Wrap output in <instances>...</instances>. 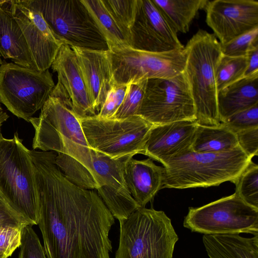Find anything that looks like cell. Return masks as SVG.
<instances>
[{
    "label": "cell",
    "instance_id": "cell-1",
    "mask_svg": "<svg viewBox=\"0 0 258 258\" xmlns=\"http://www.w3.org/2000/svg\"><path fill=\"white\" fill-rule=\"evenodd\" d=\"M30 151L47 258H110L114 218L97 192L69 180L55 164L56 153Z\"/></svg>",
    "mask_w": 258,
    "mask_h": 258
},
{
    "label": "cell",
    "instance_id": "cell-2",
    "mask_svg": "<svg viewBox=\"0 0 258 258\" xmlns=\"http://www.w3.org/2000/svg\"><path fill=\"white\" fill-rule=\"evenodd\" d=\"M251 159L239 146L220 153L189 150L163 165L162 188L207 187L226 181L235 184Z\"/></svg>",
    "mask_w": 258,
    "mask_h": 258
},
{
    "label": "cell",
    "instance_id": "cell-3",
    "mask_svg": "<svg viewBox=\"0 0 258 258\" xmlns=\"http://www.w3.org/2000/svg\"><path fill=\"white\" fill-rule=\"evenodd\" d=\"M186 61L183 71L199 125H218L215 71L222 55L221 44L213 34L200 29L184 47Z\"/></svg>",
    "mask_w": 258,
    "mask_h": 258
},
{
    "label": "cell",
    "instance_id": "cell-4",
    "mask_svg": "<svg viewBox=\"0 0 258 258\" xmlns=\"http://www.w3.org/2000/svg\"><path fill=\"white\" fill-rule=\"evenodd\" d=\"M0 196L33 226L38 225L39 203L30 150L17 132L7 139L0 133Z\"/></svg>",
    "mask_w": 258,
    "mask_h": 258
},
{
    "label": "cell",
    "instance_id": "cell-5",
    "mask_svg": "<svg viewBox=\"0 0 258 258\" xmlns=\"http://www.w3.org/2000/svg\"><path fill=\"white\" fill-rule=\"evenodd\" d=\"M119 222L115 258H173L178 236L164 212L140 207Z\"/></svg>",
    "mask_w": 258,
    "mask_h": 258
},
{
    "label": "cell",
    "instance_id": "cell-6",
    "mask_svg": "<svg viewBox=\"0 0 258 258\" xmlns=\"http://www.w3.org/2000/svg\"><path fill=\"white\" fill-rule=\"evenodd\" d=\"M79 118L88 146L113 159L143 154L154 125L138 115L123 119L96 115Z\"/></svg>",
    "mask_w": 258,
    "mask_h": 258
},
{
    "label": "cell",
    "instance_id": "cell-7",
    "mask_svg": "<svg viewBox=\"0 0 258 258\" xmlns=\"http://www.w3.org/2000/svg\"><path fill=\"white\" fill-rule=\"evenodd\" d=\"M38 10L55 38L82 48L109 50L102 36L81 0H27Z\"/></svg>",
    "mask_w": 258,
    "mask_h": 258
},
{
    "label": "cell",
    "instance_id": "cell-8",
    "mask_svg": "<svg viewBox=\"0 0 258 258\" xmlns=\"http://www.w3.org/2000/svg\"><path fill=\"white\" fill-rule=\"evenodd\" d=\"M54 86L49 70L40 71L5 60L0 66V102L26 121L41 109Z\"/></svg>",
    "mask_w": 258,
    "mask_h": 258
},
{
    "label": "cell",
    "instance_id": "cell-9",
    "mask_svg": "<svg viewBox=\"0 0 258 258\" xmlns=\"http://www.w3.org/2000/svg\"><path fill=\"white\" fill-rule=\"evenodd\" d=\"M183 227L204 235L258 234V209L234 194L199 207H190Z\"/></svg>",
    "mask_w": 258,
    "mask_h": 258
},
{
    "label": "cell",
    "instance_id": "cell-10",
    "mask_svg": "<svg viewBox=\"0 0 258 258\" xmlns=\"http://www.w3.org/2000/svg\"><path fill=\"white\" fill-rule=\"evenodd\" d=\"M109 54L113 83L118 85L174 77L183 72L186 61L184 47L156 53L126 46L109 50Z\"/></svg>",
    "mask_w": 258,
    "mask_h": 258
},
{
    "label": "cell",
    "instance_id": "cell-11",
    "mask_svg": "<svg viewBox=\"0 0 258 258\" xmlns=\"http://www.w3.org/2000/svg\"><path fill=\"white\" fill-rule=\"evenodd\" d=\"M138 115L154 125L196 120V109L183 73L169 79L147 81Z\"/></svg>",
    "mask_w": 258,
    "mask_h": 258
},
{
    "label": "cell",
    "instance_id": "cell-12",
    "mask_svg": "<svg viewBox=\"0 0 258 258\" xmlns=\"http://www.w3.org/2000/svg\"><path fill=\"white\" fill-rule=\"evenodd\" d=\"M28 122L34 130L33 150L62 153L70 142L89 147L79 118L56 97L50 96L39 116L32 117Z\"/></svg>",
    "mask_w": 258,
    "mask_h": 258
},
{
    "label": "cell",
    "instance_id": "cell-13",
    "mask_svg": "<svg viewBox=\"0 0 258 258\" xmlns=\"http://www.w3.org/2000/svg\"><path fill=\"white\" fill-rule=\"evenodd\" d=\"M8 4L22 31L36 69L48 70L63 43L55 38L41 14L27 0L8 1Z\"/></svg>",
    "mask_w": 258,
    "mask_h": 258
},
{
    "label": "cell",
    "instance_id": "cell-14",
    "mask_svg": "<svg viewBox=\"0 0 258 258\" xmlns=\"http://www.w3.org/2000/svg\"><path fill=\"white\" fill-rule=\"evenodd\" d=\"M130 47L148 52L161 53L184 48L177 33L153 2L137 0Z\"/></svg>",
    "mask_w": 258,
    "mask_h": 258
},
{
    "label": "cell",
    "instance_id": "cell-15",
    "mask_svg": "<svg viewBox=\"0 0 258 258\" xmlns=\"http://www.w3.org/2000/svg\"><path fill=\"white\" fill-rule=\"evenodd\" d=\"M51 67L57 75V83L50 96L60 100L78 118L97 115L88 95L76 55L62 44Z\"/></svg>",
    "mask_w": 258,
    "mask_h": 258
},
{
    "label": "cell",
    "instance_id": "cell-16",
    "mask_svg": "<svg viewBox=\"0 0 258 258\" xmlns=\"http://www.w3.org/2000/svg\"><path fill=\"white\" fill-rule=\"evenodd\" d=\"M206 23L221 44L258 27V2L215 0L205 7Z\"/></svg>",
    "mask_w": 258,
    "mask_h": 258
},
{
    "label": "cell",
    "instance_id": "cell-17",
    "mask_svg": "<svg viewBox=\"0 0 258 258\" xmlns=\"http://www.w3.org/2000/svg\"><path fill=\"white\" fill-rule=\"evenodd\" d=\"M198 125L195 120L154 125L143 154L164 165L169 160L190 150Z\"/></svg>",
    "mask_w": 258,
    "mask_h": 258
},
{
    "label": "cell",
    "instance_id": "cell-18",
    "mask_svg": "<svg viewBox=\"0 0 258 258\" xmlns=\"http://www.w3.org/2000/svg\"><path fill=\"white\" fill-rule=\"evenodd\" d=\"M71 47L76 55L88 95L97 114L113 84L109 50Z\"/></svg>",
    "mask_w": 258,
    "mask_h": 258
},
{
    "label": "cell",
    "instance_id": "cell-19",
    "mask_svg": "<svg viewBox=\"0 0 258 258\" xmlns=\"http://www.w3.org/2000/svg\"><path fill=\"white\" fill-rule=\"evenodd\" d=\"M127 188L140 207L144 208L162 188L163 168L152 159L128 158L123 168Z\"/></svg>",
    "mask_w": 258,
    "mask_h": 258
},
{
    "label": "cell",
    "instance_id": "cell-20",
    "mask_svg": "<svg viewBox=\"0 0 258 258\" xmlns=\"http://www.w3.org/2000/svg\"><path fill=\"white\" fill-rule=\"evenodd\" d=\"M0 55L18 65L36 69L26 40L8 1H0Z\"/></svg>",
    "mask_w": 258,
    "mask_h": 258
},
{
    "label": "cell",
    "instance_id": "cell-21",
    "mask_svg": "<svg viewBox=\"0 0 258 258\" xmlns=\"http://www.w3.org/2000/svg\"><path fill=\"white\" fill-rule=\"evenodd\" d=\"M258 104V73L243 77L218 91L217 108L221 123L240 111Z\"/></svg>",
    "mask_w": 258,
    "mask_h": 258
},
{
    "label": "cell",
    "instance_id": "cell-22",
    "mask_svg": "<svg viewBox=\"0 0 258 258\" xmlns=\"http://www.w3.org/2000/svg\"><path fill=\"white\" fill-rule=\"evenodd\" d=\"M203 242L209 258H258V234L204 235Z\"/></svg>",
    "mask_w": 258,
    "mask_h": 258
},
{
    "label": "cell",
    "instance_id": "cell-23",
    "mask_svg": "<svg viewBox=\"0 0 258 258\" xmlns=\"http://www.w3.org/2000/svg\"><path fill=\"white\" fill-rule=\"evenodd\" d=\"M172 28L177 32L187 33L199 11L205 7L208 0H152Z\"/></svg>",
    "mask_w": 258,
    "mask_h": 258
},
{
    "label": "cell",
    "instance_id": "cell-24",
    "mask_svg": "<svg viewBox=\"0 0 258 258\" xmlns=\"http://www.w3.org/2000/svg\"><path fill=\"white\" fill-rule=\"evenodd\" d=\"M235 134L222 123L218 125H198L190 150L198 153H220L238 147Z\"/></svg>",
    "mask_w": 258,
    "mask_h": 258
},
{
    "label": "cell",
    "instance_id": "cell-25",
    "mask_svg": "<svg viewBox=\"0 0 258 258\" xmlns=\"http://www.w3.org/2000/svg\"><path fill=\"white\" fill-rule=\"evenodd\" d=\"M81 1L105 38L109 50L128 46L102 0H81Z\"/></svg>",
    "mask_w": 258,
    "mask_h": 258
},
{
    "label": "cell",
    "instance_id": "cell-26",
    "mask_svg": "<svg viewBox=\"0 0 258 258\" xmlns=\"http://www.w3.org/2000/svg\"><path fill=\"white\" fill-rule=\"evenodd\" d=\"M130 46L131 31L137 11V0H102Z\"/></svg>",
    "mask_w": 258,
    "mask_h": 258
},
{
    "label": "cell",
    "instance_id": "cell-27",
    "mask_svg": "<svg viewBox=\"0 0 258 258\" xmlns=\"http://www.w3.org/2000/svg\"><path fill=\"white\" fill-rule=\"evenodd\" d=\"M247 66L246 56L221 55L215 71L217 91L243 78Z\"/></svg>",
    "mask_w": 258,
    "mask_h": 258
},
{
    "label": "cell",
    "instance_id": "cell-28",
    "mask_svg": "<svg viewBox=\"0 0 258 258\" xmlns=\"http://www.w3.org/2000/svg\"><path fill=\"white\" fill-rule=\"evenodd\" d=\"M235 192L246 204L258 209V166L252 161L238 179Z\"/></svg>",
    "mask_w": 258,
    "mask_h": 258
},
{
    "label": "cell",
    "instance_id": "cell-29",
    "mask_svg": "<svg viewBox=\"0 0 258 258\" xmlns=\"http://www.w3.org/2000/svg\"><path fill=\"white\" fill-rule=\"evenodd\" d=\"M147 81L129 83L124 100L112 118L123 119L138 115L144 98Z\"/></svg>",
    "mask_w": 258,
    "mask_h": 258
},
{
    "label": "cell",
    "instance_id": "cell-30",
    "mask_svg": "<svg viewBox=\"0 0 258 258\" xmlns=\"http://www.w3.org/2000/svg\"><path fill=\"white\" fill-rule=\"evenodd\" d=\"M257 34L258 27H256L226 44H220L222 54L231 57L246 56L250 48L258 43Z\"/></svg>",
    "mask_w": 258,
    "mask_h": 258
},
{
    "label": "cell",
    "instance_id": "cell-31",
    "mask_svg": "<svg viewBox=\"0 0 258 258\" xmlns=\"http://www.w3.org/2000/svg\"><path fill=\"white\" fill-rule=\"evenodd\" d=\"M19 258H47L43 246L31 225L21 230Z\"/></svg>",
    "mask_w": 258,
    "mask_h": 258
},
{
    "label": "cell",
    "instance_id": "cell-32",
    "mask_svg": "<svg viewBox=\"0 0 258 258\" xmlns=\"http://www.w3.org/2000/svg\"><path fill=\"white\" fill-rule=\"evenodd\" d=\"M221 123L235 134L240 131L258 127V104L233 114Z\"/></svg>",
    "mask_w": 258,
    "mask_h": 258
},
{
    "label": "cell",
    "instance_id": "cell-33",
    "mask_svg": "<svg viewBox=\"0 0 258 258\" xmlns=\"http://www.w3.org/2000/svg\"><path fill=\"white\" fill-rule=\"evenodd\" d=\"M128 86L129 84H113L96 116L101 118H112L121 105Z\"/></svg>",
    "mask_w": 258,
    "mask_h": 258
},
{
    "label": "cell",
    "instance_id": "cell-34",
    "mask_svg": "<svg viewBox=\"0 0 258 258\" xmlns=\"http://www.w3.org/2000/svg\"><path fill=\"white\" fill-rule=\"evenodd\" d=\"M235 135L239 146L249 158L258 155V127L240 131Z\"/></svg>",
    "mask_w": 258,
    "mask_h": 258
},
{
    "label": "cell",
    "instance_id": "cell-35",
    "mask_svg": "<svg viewBox=\"0 0 258 258\" xmlns=\"http://www.w3.org/2000/svg\"><path fill=\"white\" fill-rule=\"evenodd\" d=\"M28 224L30 225L0 196V228H22Z\"/></svg>",
    "mask_w": 258,
    "mask_h": 258
},
{
    "label": "cell",
    "instance_id": "cell-36",
    "mask_svg": "<svg viewBox=\"0 0 258 258\" xmlns=\"http://www.w3.org/2000/svg\"><path fill=\"white\" fill-rule=\"evenodd\" d=\"M22 228H0V248L11 255L21 244Z\"/></svg>",
    "mask_w": 258,
    "mask_h": 258
},
{
    "label": "cell",
    "instance_id": "cell-37",
    "mask_svg": "<svg viewBox=\"0 0 258 258\" xmlns=\"http://www.w3.org/2000/svg\"><path fill=\"white\" fill-rule=\"evenodd\" d=\"M247 66L244 77L258 73V43L252 45L246 55Z\"/></svg>",
    "mask_w": 258,
    "mask_h": 258
},
{
    "label": "cell",
    "instance_id": "cell-38",
    "mask_svg": "<svg viewBox=\"0 0 258 258\" xmlns=\"http://www.w3.org/2000/svg\"><path fill=\"white\" fill-rule=\"evenodd\" d=\"M9 115L5 112L0 105V130L4 122L8 119Z\"/></svg>",
    "mask_w": 258,
    "mask_h": 258
},
{
    "label": "cell",
    "instance_id": "cell-39",
    "mask_svg": "<svg viewBox=\"0 0 258 258\" xmlns=\"http://www.w3.org/2000/svg\"><path fill=\"white\" fill-rule=\"evenodd\" d=\"M10 255H11L9 253L0 248V258H8Z\"/></svg>",
    "mask_w": 258,
    "mask_h": 258
},
{
    "label": "cell",
    "instance_id": "cell-40",
    "mask_svg": "<svg viewBox=\"0 0 258 258\" xmlns=\"http://www.w3.org/2000/svg\"><path fill=\"white\" fill-rule=\"evenodd\" d=\"M2 61H2V59H1V56L0 55V66H1V64H2Z\"/></svg>",
    "mask_w": 258,
    "mask_h": 258
}]
</instances>
